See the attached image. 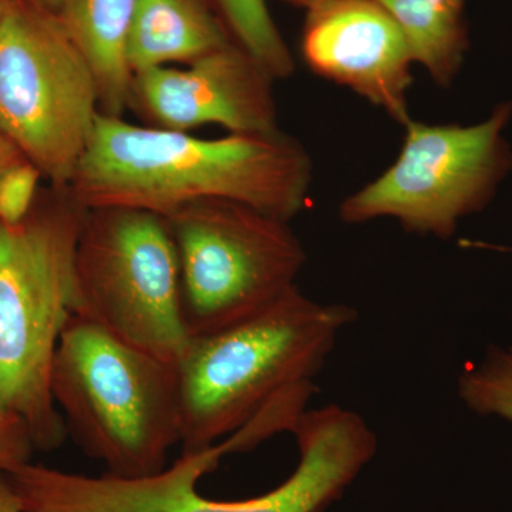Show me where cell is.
<instances>
[{
    "mask_svg": "<svg viewBox=\"0 0 512 512\" xmlns=\"http://www.w3.org/2000/svg\"><path fill=\"white\" fill-rule=\"evenodd\" d=\"M312 178L308 150L281 130L207 140L100 113L69 190L84 210L130 208L167 218L194 202L225 200L291 221L308 201Z\"/></svg>",
    "mask_w": 512,
    "mask_h": 512,
    "instance_id": "cell-1",
    "label": "cell"
},
{
    "mask_svg": "<svg viewBox=\"0 0 512 512\" xmlns=\"http://www.w3.org/2000/svg\"><path fill=\"white\" fill-rule=\"evenodd\" d=\"M355 309L319 303L298 286L254 318L191 338L175 363L183 453L237 433L286 397L313 392Z\"/></svg>",
    "mask_w": 512,
    "mask_h": 512,
    "instance_id": "cell-2",
    "label": "cell"
},
{
    "mask_svg": "<svg viewBox=\"0 0 512 512\" xmlns=\"http://www.w3.org/2000/svg\"><path fill=\"white\" fill-rule=\"evenodd\" d=\"M84 210L69 187L16 225L0 224V410L28 424L35 448L63 443L52 369L73 315L74 265Z\"/></svg>",
    "mask_w": 512,
    "mask_h": 512,
    "instance_id": "cell-3",
    "label": "cell"
},
{
    "mask_svg": "<svg viewBox=\"0 0 512 512\" xmlns=\"http://www.w3.org/2000/svg\"><path fill=\"white\" fill-rule=\"evenodd\" d=\"M52 394L66 429L111 476H153L180 444L175 366L80 316L60 336Z\"/></svg>",
    "mask_w": 512,
    "mask_h": 512,
    "instance_id": "cell-4",
    "label": "cell"
},
{
    "mask_svg": "<svg viewBox=\"0 0 512 512\" xmlns=\"http://www.w3.org/2000/svg\"><path fill=\"white\" fill-rule=\"evenodd\" d=\"M512 101L470 126L410 119L396 161L339 205L346 224L390 218L407 232L450 239L464 218L484 211L512 173L505 131Z\"/></svg>",
    "mask_w": 512,
    "mask_h": 512,
    "instance_id": "cell-5",
    "label": "cell"
},
{
    "mask_svg": "<svg viewBox=\"0 0 512 512\" xmlns=\"http://www.w3.org/2000/svg\"><path fill=\"white\" fill-rule=\"evenodd\" d=\"M164 220L190 338L254 318L296 288L306 252L289 221L225 200L194 202Z\"/></svg>",
    "mask_w": 512,
    "mask_h": 512,
    "instance_id": "cell-6",
    "label": "cell"
},
{
    "mask_svg": "<svg viewBox=\"0 0 512 512\" xmlns=\"http://www.w3.org/2000/svg\"><path fill=\"white\" fill-rule=\"evenodd\" d=\"M73 315L175 366L191 338L177 248L163 217L130 208L87 210L77 242Z\"/></svg>",
    "mask_w": 512,
    "mask_h": 512,
    "instance_id": "cell-7",
    "label": "cell"
},
{
    "mask_svg": "<svg viewBox=\"0 0 512 512\" xmlns=\"http://www.w3.org/2000/svg\"><path fill=\"white\" fill-rule=\"evenodd\" d=\"M100 113L96 77L59 16L12 0L0 19V131L69 187Z\"/></svg>",
    "mask_w": 512,
    "mask_h": 512,
    "instance_id": "cell-8",
    "label": "cell"
},
{
    "mask_svg": "<svg viewBox=\"0 0 512 512\" xmlns=\"http://www.w3.org/2000/svg\"><path fill=\"white\" fill-rule=\"evenodd\" d=\"M274 77L237 43L185 69L163 66L133 74L128 106L164 130L221 126L231 134L274 133Z\"/></svg>",
    "mask_w": 512,
    "mask_h": 512,
    "instance_id": "cell-9",
    "label": "cell"
},
{
    "mask_svg": "<svg viewBox=\"0 0 512 512\" xmlns=\"http://www.w3.org/2000/svg\"><path fill=\"white\" fill-rule=\"evenodd\" d=\"M302 57L316 76L352 90L407 123L413 57L377 0H326L306 10Z\"/></svg>",
    "mask_w": 512,
    "mask_h": 512,
    "instance_id": "cell-10",
    "label": "cell"
},
{
    "mask_svg": "<svg viewBox=\"0 0 512 512\" xmlns=\"http://www.w3.org/2000/svg\"><path fill=\"white\" fill-rule=\"evenodd\" d=\"M229 43L224 26L202 0H138L127 59L136 74L190 64Z\"/></svg>",
    "mask_w": 512,
    "mask_h": 512,
    "instance_id": "cell-11",
    "label": "cell"
},
{
    "mask_svg": "<svg viewBox=\"0 0 512 512\" xmlns=\"http://www.w3.org/2000/svg\"><path fill=\"white\" fill-rule=\"evenodd\" d=\"M138 0H66L59 19L96 77L101 114L123 116L133 72L128 37Z\"/></svg>",
    "mask_w": 512,
    "mask_h": 512,
    "instance_id": "cell-12",
    "label": "cell"
},
{
    "mask_svg": "<svg viewBox=\"0 0 512 512\" xmlns=\"http://www.w3.org/2000/svg\"><path fill=\"white\" fill-rule=\"evenodd\" d=\"M298 440V474L318 488L325 507L376 453V436L362 417L336 406L302 414L292 431Z\"/></svg>",
    "mask_w": 512,
    "mask_h": 512,
    "instance_id": "cell-13",
    "label": "cell"
},
{
    "mask_svg": "<svg viewBox=\"0 0 512 512\" xmlns=\"http://www.w3.org/2000/svg\"><path fill=\"white\" fill-rule=\"evenodd\" d=\"M389 12L421 64L441 89L456 82L468 52L466 0H377Z\"/></svg>",
    "mask_w": 512,
    "mask_h": 512,
    "instance_id": "cell-14",
    "label": "cell"
},
{
    "mask_svg": "<svg viewBox=\"0 0 512 512\" xmlns=\"http://www.w3.org/2000/svg\"><path fill=\"white\" fill-rule=\"evenodd\" d=\"M237 45L274 77L292 76L295 62L266 0H217Z\"/></svg>",
    "mask_w": 512,
    "mask_h": 512,
    "instance_id": "cell-15",
    "label": "cell"
},
{
    "mask_svg": "<svg viewBox=\"0 0 512 512\" xmlns=\"http://www.w3.org/2000/svg\"><path fill=\"white\" fill-rule=\"evenodd\" d=\"M458 397L470 412L512 424V343L493 346L458 379Z\"/></svg>",
    "mask_w": 512,
    "mask_h": 512,
    "instance_id": "cell-16",
    "label": "cell"
},
{
    "mask_svg": "<svg viewBox=\"0 0 512 512\" xmlns=\"http://www.w3.org/2000/svg\"><path fill=\"white\" fill-rule=\"evenodd\" d=\"M40 175L36 165L23 160L0 177V224L16 225L28 217L36 204Z\"/></svg>",
    "mask_w": 512,
    "mask_h": 512,
    "instance_id": "cell-17",
    "label": "cell"
},
{
    "mask_svg": "<svg viewBox=\"0 0 512 512\" xmlns=\"http://www.w3.org/2000/svg\"><path fill=\"white\" fill-rule=\"evenodd\" d=\"M35 443L28 424L0 410V473L10 474L30 463Z\"/></svg>",
    "mask_w": 512,
    "mask_h": 512,
    "instance_id": "cell-18",
    "label": "cell"
},
{
    "mask_svg": "<svg viewBox=\"0 0 512 512\" xmlns=\"http://www.w3.org/2000/svg\"><path fill=\"white\" fill-rule=\"evenodd\" d=\"M0 512H23L19 495L5 473H0Z\"/></svg>",
    "mask_w": 512,
    "mask_h": 512,
    "instance_id": "cell-19",
    "label": "cell"
},
{
    "mask_svg": "<svg viewBox=\"0 0 512 512\" xmlns=\"http://www.w3.org/2000/svg\"><path fill=\"white\" fill-rule=\"evenodd\" d=\"M26 160L19 148L9 140L5 134L0 131V177L9 170L10 167Z\"/></svg>",
    "mask_w": 512,
    "mask_h": 512,
    "instance_id": "cell-20",
    "label": "cell"
},
{
    "mask_svg": "<svg viewBox=\"0 0 512 512\" xmlns=\"http://www.w3.org/2000/svg\"><path fill=\"white\" fill-rule=\"evenodd\" d=\"M64 2H66V0H32L33 5H36L37 8L53 13V15H59Z\"/></svg>",
    "mask_w": 512,
    "mask_h": 512,
    "instance_id": "cell-21",
    "label": "cell"
},
{
    "mask_svg": "<svg viewBox=\"0 0 512 512\" xmlns=\"http://www.w3.org/2000/svg\"><path fill=\"white\" fill-rule=\"evenodd\" d=\"M284 2L291 3L293 6L308 10L312 6L319 5V3L326 2V0H284Z\"/></svg>",
    "mask_w": 512,
    "mask_h": 512,
    "instance_id": "cell-22",
    "label": "cell"
},
{
    "mask_svg": "<svg viewBox=\"0 0 512 512\" xmlns=\"http://www.w3.org/2000/svg\"><path fill=\"white\" fill-rule=\"evenodd\" d=\"M10 2H12V0H0V19H2L3 13L8 9Z\"/></svg>",
    "mask_w": 512,
    "mask_h": 512,
    "instance_id": "cell-23",
    "label": "cell"
}]
</instances>
